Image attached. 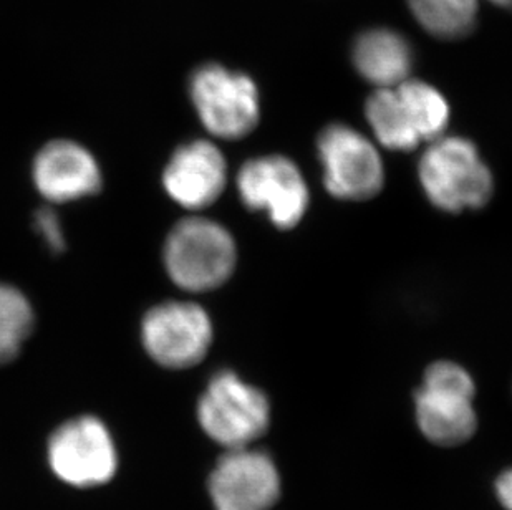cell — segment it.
Masks as SVG:
<instances>
[{"instance_id":"obj_19","label":"cell","mask_w":512,"mask_h":510,"mask_svg":"<svg viewBox=\"0 0 512 510\" xmlns=\"http://www.w3.org/2000/svg\"><path fill=\"white\" fill-rule=\"evenodd\" d=\"M496 496L501 506L506 510H512V467L504 471L496 481Z\"/></svg>"},{"instance_id":"obj_17","label":"cell","mask_w":512,"mask_h":510,"mask_svg":"<svg viewBox=\"0 0 512 510\" xmlns=\"http://www.w3.org/2000/svg\"><path fill=\"white\" fill-rule=\"evenodd\" d=\"M34 325V313L24 294L0 284V363L14 360Z\"/></svg>"},{"instance_id":"obj_2","label":"cell","mask_w":512,"mask_h":510,"mask_svg":"<svg viewBox=\"0 0 512 510\" xmlns=\"http://www.w3.org/2000/svg\"><path fill=\"white\" fill-rule=\"evenodd\" d=\"M163 257L174 284L206 292L221 287L236 269V242L218 222L188 217L173 227Z\"/></svg>"},{"instance_id":"obj_14","label":"cell","mask_w":512,"mask_h":510,"mask_svg":"<svg viewBox=\"0 0 512 510\" xmlns=\"http://www.w3.org/2000/svg\"><path fill=\"white\" fill-rule=\"evenodd\" d=\"M365 115L378 143L392 151H413L421 141L397 87L377 88L368 98Z\"/></svg>"},{"instance_id":"obj_6","label":"cell","mask_w":512,"mask_h":510,"mask_svg":"<svg viewBox=\"0 0 512 510\" xmlns=\"http://www.w3.org/2000/svg\"><path fill=\"white\" fill-rule=\"evenodd\" d=\"M324 184L335 198L367 201L383 188L382 156L370 141L350 126L330 125L317 140Z\"/></svg>"},{"instance_id":"obj_11","label":"cell","mask_w":512,"mask_h":510,"mask_svg":"<svg viewBox=\"0 0 512 510\" xmlns=\"http://www.w3.org/2000/svg\"><path fill=\"white\" fill-rule=\"evenodd\" d=\"M226 179V159L213 143L203 140L181 146L163 174L166 193L193 211L216 203L224 193Z\"/></svg>"},{"instance_id":"obj_3","label":"cell","mask_w":512,"mask_h":510,"mask_svg":"<svg viewBox=\"0 0 512 510\" xmlns=\"http://www.w3.org/2000/svg\"><path fill=\"white\" fill-rule=\"evenodd\" d=\"M474 381L455 361H436L426 370L425 381L416 391V421L431 443L456 446L476 431L473 400Z\"/></svg>"},{"instance_id":"obj_9","label":"cell","mask_w":512,"mask_h":510,"mask_svg":"<svg viewBox=\"0 0 512 510\" xmlns=\"http://www.w3.org/2000/svg\"><path fill=\"white\" fill-rule=\"evenodd\" d=\"M49 462L63 482L75 487L102 486L118 466L112 434L100 419L82 416L62 424L49 441Z\"/></svg>"},{"instance_id":"obj_5","label":"cell","mask_w":512,"mask_h":510,"mask_svg":"<svg viewBox=\"0 0 512 510\" xmlns=\"http://www.w3.org/2000/svg\"><path fill=\"white\" fill-rule=\"evenodd\" d=\"M189 95L204 128L223 140H241L261 118L256 83L221 65L198 68L189 82Z\"/></svg>"},{"instance_id":"obj_10","label":"cell","mask_w":512,"mask_h":510,"mask_svg":"<svg viewBox=\"0 0 512 510\" xmlns=\"http://www.w3.org/2000/svg\"><path fill=\"white\" fill-rule=\"evenodd\" d=\"M216 510H269L281 496V476L269 454L229 449L209 476Z\"/></svg>"},{"instance_id":"obj_1","label":"cell","mask_w":512,"mask_h":510,"mask_svg":"<svg viewBox=\"0 0 512 510\" xmlns=\"http://www.w3.org/2000/svg\"><path fill=\"white\" fill-rule=\"evenodd\" d=\"M418 176L426 198L441 211L479 209L494 193L493 174L478 148L461 136L431 141L421 156Z\"/></svg>"},{"instance_id":"obj_12","label":"cell","mask_w":512,"mask_h":510,"mask_svg":"<svg viewBox=\"0 0 512 510\" xmlns=\"http://www.w3.org/2000/svg\"><path fill=\"white\" fill-rule=\"evenodd\" d=\"M34 181L40 194L54 203H68L98 193L102 173L97 161L73 141H52L34 163Z\"/></svg>"},{"instance_id":"obj_15","label":"cell","mask_w":512,"mask_h":510,"mask_svg":"<svg viewBox=\"0 0 512 510\" xmlns=\"http://www.w3.org/2000/svg\"><path fill=\"white\" fill-rule=\"evenodd\" d=\"M481 0H408L415 19L431 35L440 39H459L474 29ZM512 10V0H489Z\"/></svg>"},{"instance_id":"obj_18","label":"cell","mask_w":512,"mask_h":510,"mask_svg":"<svg viewBox=\"0 0 512 510\" xmlns=\"http://www.w3.org/2000/svg\"><path fill=\"white\" fill-rule=\"evenodd\" d=\"M35 222H37V229L44 236L45 242L54 251H62L63 246H65V239H63L57 214L54 211H50V209H42V211L37 212Z\"/></svg>"},{"instance_id":"obj_7","label":"cell","mask_w":512,"mask_h":510,"mask_svg":"<svg viewBox=\"0 0 512 510\" xmlns=\"http://www.w3.org/2000/svg\"><path fill=\"white\" fill-rule=\"evenodd\" d=\"M242 203L252 211H264L274 226L292 229L309 207V188L297 164L271 154L251 159L237 176Z\"/></svg>"},{"instance_id":"obj_8","label":"cell","mask_w":512,"mask_h":510,"mask_svg":"<svg viewBox=\"0 0 512 510\" xmlns=\"http://www.w3.org/2000/svg\"><path fill=\"white\" fill-rule=\"evenodd\" d=\"M146 352L166 368H189L208 355L213 323L203 307L191 302H166L146 313L141 325Z\"/></svg>"},{"instance_id":"obj_13","label":"cell","mask_w":512,"mask_h":510,"mask_svg":"<svg viewBox=\"0 0 512 510\" xmlns=\"http://www.w3.org/2000/svg\"><path fill=\"white\" fill-rule=\"evenodd\" d=\"M352 57L358 73L377 88L398 87L410 78L413 67L410 42L395 30L373 29L360 35Z\"/></svg>"},{"instance_id":"obj_4","label":"cell","mask_w":512,"mask_h":510,"mask_svg":"<svg viewBox=\"0 0 512 510\" xmlns=\"http://www.w3.org/2000/svg\"><path fill=\"white\" fill-rule=\"evenodd\" d=\"M198 419L209 438L228 449L247 448L271 423L269 400L234 371L211 378L198 403Z\"/></svg>"},{"instance_id":"obj_16","label":"cell","mask_w":512,"mask_h":510,"mask_svg":"<svg viewBox=\"0 0 512 510\" xmlns=\"http://www.w3.org/2000/svg\"><path fill=\"white\" fill-rule=\"evenodd\" d=\"M420 141H435L450 121V105L436 88L420 80H406L397 87Z\"/></svg>"}]
</instances>
